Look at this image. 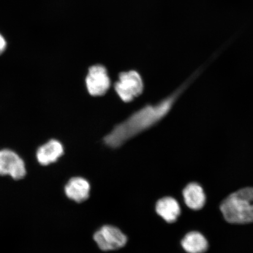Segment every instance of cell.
Instances as JSON below:
<instances>
[{
	"instance_id": "1",
	"label": "cell",
	"mask_w": 253,
	"mask_h": 253,
	"mask_svg": "<svg viewBox=\"0 0 253 253\" xmlns=\"http://www.w3.org/2000/svg\"><path fill=\"white\" fill-rule=\"evenodd\" d=\"M213 61L214 59H211L200 66L175 90L160 102L147 104L114 126L112 130L103 138L104 144L111 148H119L126 141L157 125L169 115L182 95Z\"/></svg>"
},
{
	"instance_id": "2",
	"label": "cell",
	"mask_w": 253,
	"mask_h": 253,
	"mask_svg": "<svg viewBox=\"0 0 253 253\" xmlns=\"http://www.w3.org/2000/svg\"><path fill=\"white\" fill-rule=\"evenodd\" d=\"M220 209L224 219L229 223H253V188L232 193L221 202Z\"/></svg>"
},
{
	"instance_id": "3",
	"label": "cell",
	"mask_w": 253,
	"mask_h": 253,
	"mask_svg": "<svg viewBox=\"0 0 253 253\" xmlns=\"http://www.w3.org/2000/svg\"><path fill=\"white\" fill-rule=\"evenodd\" d=\"M114 87L120 99L125 103H129L142 94L144 83L140 74L132 70L120 73Z\"/></svg>"
},
{
	"instance_id": "4",
	"label": "cell",
	"mask_w": 253,
	"mask_h": 253,
	"mask_svg": "<svg viewBox=\"0 0 253 253\" xmlns=\"http://www.w3.org/2000/svg\"><path fill=\"white\" fill-rule=\"evenodd\" d=\"M85 82L88 92L92 96H103L109 90L111 85L107 69L100 64L88 68Z\"/></svg>"
},
{
	"instance_id": "5",
	"label": "cell",
	"mask_w": 253,
	"mask_h": 253,
	"mask_svg": "<svg viewBox=\"0 0 253 253\" xmlns=\"http://www.w3.org/2000/svg\"><path fill=\"white\" fill-rule=\"evenodd\" d=\"M94 240L103 251H112L124 247L127 238L121 230L113 226H104L95 233Z\"/></svg>"
},
{
	"instance_id": "6",
	"label": "cell",
	"mask_w": 253,
	"mask_h": 253,
	"mask_svg": "<svg viewBox=\"0 0 253 253\" xmlns=\"http://www.w3.org/2000/svg\"><path fill=\"white\" fill-rule=\"evenodd\" d=\"M26 173L24 161L17 153L9 149L0 150V176L9 175L19 180Z\"/></svg>"
},
{
	"instance_id": "7",
	"label": "cell",
	"mask_w": 253,
	"mask_h": 253,
	"mask_svg": "<svg viewBox=\"0 0 253 253\" xmlns=\"http://www.w3.org/2000/svg\"><path fill=\"white\" fill-rule=\"evenodd\" d=\"M63 154L64 147L61 142L51 139L38 148L36 157L41 165L47 166L56 163Z\"/></svg>"
},
{
	"instance_id": "8",
	"label": "cell",
	"mask_w": 253,
	"mask_h": 253,
	"mask_svg": "<svg viewBox=\"0 0 253 253\" xmlns=\"http://www.w3.org/2000/svg\"><path fill=\"white\" fill-rule=\"evenodd\" d=\"M90 186L87 180L81 177L72 178L65 187L67 197L72 201L81 203L89 197Z\"/></svg>"
},
{
	"instance_id": "9",
	"label": "cell",
	"mask_w": 253,
	"mask_h": 253,
	"mask_svg": "<svg viewBox=\"0 0 253 253\" xmlns=\"http://www.w3.org/2000/svg\"><path fill=\"white\" fill-rule=\"evenodd\" d=\"M183 196L186 206L194 211L201 210L207 201L203 188L197 182L189 183L183 189Z\"/></svg>"
},
{
	"instance_id": "10",
	"label": "cell",
	"mask_w": 253,
	"mask_h": 253,
	"mask_svg": "<svg viewBox=\"0 0 253 253\" xmlns=\"http://www.w3.org/2000/svg\"><path fill=\"white\" fill-rule=\"evenodd\" d=\"M156 211L168 223H173L181 213V208L175 199L166 197L160 199L156 204Z\"/></svg>"
},
{
	"instance_id": "11",
	"label": "cell",
	"mask_w": 253,
	"mask_h": 253,
	"mask_svg": "<svg viewBox=\"0 0 253 253\" xmlns=\"http://www.w3.org/2000/svg\"><path fill=\"white\" fill-rule=\"evenodd\" d=\"M181 245L188 253H204L207 251L209 246L207 239L198 232L186 234L182 240Z\"/></svg>"
},
{
	"instance_id": "12",
	"label": "cell",
	"mask_w": 253,
	"mask_h": 253,
	"mask_svg": "<svg viewBox=\"0 0 253 253\" xmlns=\"http://www.w3.org/2000/svg\"><path fill=\"white\" fill-rule=\"evenodd\" d=\"M7 47V42L1 34H0V55L5 52Z\"/></svg>"
}]
</instances>
